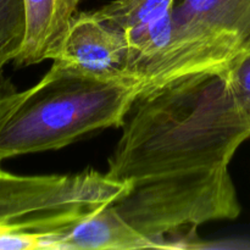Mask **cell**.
<instances>
[{
  "instance_id": "cell-1",
  "label": "cell",
  "mask_w": 250,
  "mask_h": 250,
  "mask_svg": "<svg viewBox=\"0 0 250 250\" xmlns=\"http://www.w3.org/2000/svg\"><path fill=\"white\" fill-rule=\"evenodd\" d=\"M249 138L227 75L193 73L142 90L105 172L129 185L112 207L158 248L236 220L242 207L229 165Z\"/></svg>"
},
{
  "instance_id": "cell-2",
  "label": "cell",
  "mask_w": 250,
  "mask_h": 250,
  "mask_svg": "<svg viewBox=\"0 0 250 250\" xmlns=\"http://www.w3.org/2000/svg\"><path fill=\"white\" fill-rule=\"evenodd\" d=\"M141 92L137 84L98 80L53 61L0 125V163L58 150L92 132L122 127Z\"/></svg>"
},
{
  "instance_id": "cell-3",
  "label": "cell",
  "mask_w": 250,
  "mask_h": 250,
  "mask_svg": "<svg viewBox=\"0 0 250 250\" xmlns=\"http://www.w3.org/2000/svg\"><path fill=\"white\" fill-rule=\"evenodd\" d=\"M128 185L94 170L20 176L0 167V229L61 237L90 214L114 204Z\"/></svg>"
},
{
  "instance_id": "cell-4",
  "label": "cell",
  "mask_w": 250,
  "mask_h": 250,
  "mask_svg": "<svg viewBox=\"0 0 250 250\" xmlns=\"http://www.w3.org/2000/svg\"><path fill=\"white\" fill-rule=\"evenodd\" d=\"M249 50L250 0H177L172 41L143 90L193 73L227 75Z\"/></svg>"
},
{
  "instance_id": "cell-5",
  "label": "cell",
  "mask_w": 250,
  "mask_h": 250,
  "mask_svg": "<svg viewBox=\"0 0 250 250\" xmlns=\"http://www.w3.org/2000/svg\"><path fill=\"white\" fill-rule=\"evenodd\" d=\"M53 61L98 80L142 88L126 36L97 10L75 15Z\"/></svg>"
},
{
  "instance_id": "cell-6",
  "label": "cell",
  "mask_w": 250,
  "mask_h": 250,
  "mask_svg": "<svg viewBox=\"0 0 250 250\" xmlns=\"http://www.w3.org/2000/svg\"><path fill=\"white\" fill-rule=\"evenodd\" d=\"M176 1L112 0L97 10L126 36L142 88L148 73L172 41Z\"/></svg>"
},
{
  "instance_id": "cell-7",
  "label": "cell",
  "mask_w": 250,
  "mask_h": 250,
  "mask_svg": "<svg viewBox=\"0 0 250 250\" xmlns=\"http://www.w3.org/2000/svg\"><path fill=\"white\" fill-rule=\"evenodd\" d=\"M82 1L84 0H24L26 38L15 65L23 67L53 60Z\"/></svg>"
},
{
  "instance_id": "cell-8",
  "label": "cell",
  "mask_w": 250,
  "mask_h": 250,
  "mask_svg": "<svg viewBox=\"0 0 250 250\" xmlns=\"http://www.w3.org/2000/svg\"><path fill=\"white\" fill-rule=\"evenodd\" d=\"M158 248L156 244L131 226L112 204L78 222L58 243L63 249L129 250Z\"/></svg>"
},
{
  "instance_id": "cell-9",
  "label": "cell",
  "mask_w": 250,
  "mask_h": 250,
  "mask_svg": "<svg viewBox=\"0 0 250 250\" xmlns=\"http://www.w3.org/2000/svg\"><path fill=\"white\" fill-rule=\"evenodd\" d=\"M24 0H0V65L14 62L26 38Z\"/></svg>"
},
{
  "instance_id": "cell-10",
  "label": "cell",
  "mask_w": 250,
  "mask_h": 250,
  "mask_svg": "<svg viewBox=\"0 0 250 250\" xmlns=\"http://www.w3.org/2000/svg\"><path fill=\"white\" fill-rule=\"evenodd\" d=\"M238 107L250 124V50L227 73Z\"/></svg>"
},
{
  "instance_id": "cell-11",
  "label": "cell",
  "mask_w": 250,
  "mask_h": 250,
  "mask_svg": "<svg viewBox=\"0 0 250 250\" xmlns=\"http://www.w3.org/2000/svg\"><path fill=\"white\" fill-rule=\"evenodd\" d=\"M22 92L17 90L14 83L4 72V66L0 65V125L16 105Z\"/></svg>"
}]
</instances>
